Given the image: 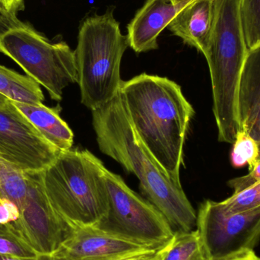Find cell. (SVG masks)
Here are the masks:
<instances>
[{"mask_svg":"<svg viewBox=\"0 0 260 260\" xmlns=\"http://www.w3.org/2000/svg\"><path fill=\"white\" fill-rule=\"evenodd\" d=\"M91 112L101 151L139 179L144 196L165 217L173 232L196 230L195 209L181 184L170 178L139 139L120 92Z\"/></svg>","mask_w":260,"mask_h":260,"instance_id":"1","label":"cell"},{"mask_svg":"<svg viewBox=\"0 0 260 260\" xmlns=\"http://www.w3.org/2000/svg\"><path fill=\"white\" fill-rule=\"evenodd\" d=\"M120 94L138 136L170 178L180 183L183 147L195 111L180 85L142 73L122 82Z\"/></svg>","mask_w":260,"mask_h":260,"instance_id":"2","label":"cell"},{"mask_svg":"<svg viewBox=\"0 0 260 260\" xmlns=\"http://www.w3.org/2000/svg\"><path fill=\"white\" fill-rule=\"evenodd\" d=\"M105 165L88 150L62 151L41 172L49 201L68 225H99L109 202Z\"/></svg>","mask_w":260,"mask_h":260,"instance_id":"3","label":"cell"},{"mask_svg":"<svg viewBox=\"0 0 260 260\" xmlns=\"http://www.w3.org/2000/svg\"><path fill=\"white\" fill-rule=\"evenodd\" d=\"M128 46L112 10L82 22L75 53L84 106L97 109L120 92V65Z\"/></svg>","mask_w":260,"mask_h":260,"instance_id":"4","label":"cell"},{"mask_svg":"<svg viewBox=\"0 0 260 260\" xmlns=\"http://www.w3.org/2000/svg\"><path fill=\"white\" fill-rule=\"evenodd\" d=\"M0 53L15 61L56 102L62 100L67 87L79 82L76 53L70 46L50 41L17 15L0 14Z\"/></svg>","mask_w":260,"mask_h":260,"instance_id":"5","label":"cell"},{"mask_svg":"<svg viewBox=\"0 0 260 260\" xmlns=\"http://www.w3.org/2000/svg\"><path fill=\"white\" fill-rule=\"evenodd\" d=\"M104 175L109 209L99 227L154 248L166 244L174 232L162 214L106 167Z\"/></svg>","mask_w":260,"mask_h":260,"instance_id":"6","label":"cell"},{"mask_svg":"<svg viewBox=\"0 0 260 260\" xmlns=\"http://www.w3.org/2000/svg\"><path fill=\"white\" fill-rule=\"evenodd\" d=\"M197 231L208 260H229L254 251L260 240V208L228 212L206 200L197 213Z\"/></svg>","mask_w":260,"mask_h":260,"instance_id":"7","label":"cell"},{"mask_svg":"<svg viewBox=\"0 0 260 260\" xmlns=\"http://www.w3.org/2000/svg\"><path fill=\"white\" fill-rule=\"evenodd\" d=\"M41 172H25V203L20 211L19 218L7 225L38 254L52 256L65 240L69 225L49 201Z\"/></svg>","mask_w":260,"mask_h":260,"instance_id":"8","label":"cell"},{"mask_svg":"<svg viewBox=\"0 0 260 260\" xmlns=\"http://www.w3.org/2000/svg\"><path fill=\"white\" fill-rule=\"evenodd\" d=\"M62 151L46 140L12 101L0 105V157L24 172H41Z\"/></svg>","mask_w":260,"mask_h":260,"instance_id":"9","label":"cell"},{"mask_svg":"<svg viewBox=\"0 0 260 260\" xmlns=\"http://www.w3.org/2000/svg\"><path fill=\"white\" fill-rule=\"evenodd\" d=\"M151 248L99 225H69L65 240L52 256L56 260H117Z\"/></svg>","mask_w":260,"mask_h":260,"instance_id":"10","label":"cell"},{"mask_svg":"<svg viewBox=\"0 0 260 260\" xmlns=\"http://www.w3.org/2000/svg\"><path fill=\"white\" fill-rule=\"evenodd\" d=\"M192 1L174 5L171 0H147L128 24V45L138 53L158 48L159 35Z\"/></svg>","mask_w":260,"mask_h":260,"instance_id":"11","label":"cell"},{"mask_svg":"<svg viewBox=\"0 0 260 260\" xmlns=\"http://www.w3.org/2000/svg\"><path fill=\"white\" fill-rule=\"evenodd\" d=\"M214 21V0H194L183 8L168 27L185 44L207 53Z\"/></svg>","mask_w":260,"mask_h":260,"instance_id":"12","label":"cell"},{"mask_svg":"<svg viewBox=\"0 0 260 260\" xmlns=\"http://www.w3.org/2000/svg\"><path fill=\"white\" fill-rule=\"evenodd\" d=\"M13 104L43 137L55 148L60 151L72 149L74 134L68 124L61 118L59 105L55 108H48L43 104L30 105L18 102Z\"/></svg>","mask_w":260,"mask_h":260,"instance_id":"13","label":"cell"},{"mask_svg":"<svg viewBox=\"0 0 260 260\" xmlns=\"http://www.w3.org/2000/svg\"><path fill=\"white\" fill-rule=\"evenodd\" d=\"M260 104V44L249 50L244 62L238 94V117Z\"/></svg>","mask_w":260,"mask_h":260,"instance_id":"14","label":"cell"},{"mask_svg":"<svg viewBox=\"0 0 260 260\" xmlns=\"http://www.w3.org/2000/svg\"><path fill=\"white\" fill-rule=\"evenodd\" d=\"M0 94L18 103L41 105L44 101L39 84L28 76H22L1 65Z\"/></svg>","mask_w":260,"mask_h":260,"instance_id":"15","label":"cell"},{"mask_svg":"<svg viewBox=\"0 0 260 260\" xmlns=\"http://www.w3.org/2000/svg\"><path fill=\"white\" fill-rule=\"evenodd\" d=\"M155 260H208L197 229L174 232L157 250Z\"/></svg>","mask_w":260,"mask_h":260,"instance_id":"16","label":"cell"},{"mask_svg":"<svg viewBox=\"0 0 260 260\" xmlns=\"http://www.w3.org/2000/svg\"><path fill=\"white\" fill-rule=\"evenodd\" d=\"M27 194L25 172L0 157V198L10 200L21 211Z\"/></svg>","mask_w":260,"mask_h":260,"instance_id":"17","label":"cell"},{"mask_svg":"<svg viewBox=\"0 0 260 260\" xmlns=\"http://www.w3.org/2000/svg\"><path fill=\"white\" fill-rule=\"evenodd\" d=\"M259 148L257 142L247 132L240 129L233 143L231 154L232 164L235 168L249 167V170L259 160Z\"/></svg>","mask_w":260,"mask_h":260,"instance_id":"18","label":"cell"},{"mask_svg":"<svg viewBox=\"0 0 260 260\" xmlns=\"http://www.w3.org/2000/svg\"><path fill=\"white\" fill-rule=\"evenodd\" d=\"M241 21L249 50L260 44V0H240Z\"/></svg>","mask_w":260,"mask_h":260,"instance_id":"19","label":"cell"},{"mask_svg":"<svg viewBox=\"0 0 260 260\" xmlns=\"http://www.w3.org/2000/svg\"><path fill=\"white\" fill-rule=\"evenodd\" d=\"M0 255L29 260L42 256L12 232L7 224H0Z\"/></svg>","mask_w":260,"mask_h":260,"instance_id":"20","label":"cell"},{"mask_svg":"<svg viewBox=\"0 0 260 260\" xmlns=\"http://www.w3.org/2000/svg\"><path fill=\"white\" fill-rule=\"evenodd\" d=\"M228 212H247L260 208V181L250 187L234 193L227 200L221 202Z\"/></svg>","mask_w":260,"mask_h":260,"instance_id":"21","label":"cell"},{"mask_svg":"<svg viewBox=\"0 0 260 260\" xmlns=\"http://www.w3.org/2000/svg\"><path fill=\"white\" fill-rule=\"evenodd\" d=\"M239 123L241 129L247 132L257 142L260 152V104L250 112L240 117Z\"/></svg>","mask_w":260,"mask_h":260,"instance_id":"22","label":"cell"},{"mask_svg":"<svg viewBox=\"0 0 260 260\" xmlns=\"http://www.w3.org/2000/svg\"><path fill=\"white\" fill-rule=\"evenodd\" d=\"M260 181V160L256 162L247 175L237 177L229 180V185L234 190V193H238Z\"/></svg>","mask_w":260,"mask_h":260,"instance_id":"23","label":"cell"},{"mask_svg":"<svg viewBox=\"0 0 260 260\" xmlns=\"http://www.w3.org/2000/svg\"><path fill=\"white\" fill-rule=\"evenodd\" d=\"M20 216V209L15 203L7 199L0 198V224H9Z\"/></svg>","mask_w":260,"mask_h":260,"instance_id":"24","label":"cell"},{"mask_svg":"<svg viewBox=\"0 0 260 260\" xmlns=\"http://www.w3.org/2000/svg\"><path fill=\"white\" fill-rule=\"evenodd\" d=\"M24 9V0H0L1 15H17Z\"/></svg>","mask_w":260,"mask_h":260,"instance_id":"25","label":"cell"},{"mask_svg":"<svg viewBox=\"0 0 260 260\" xmlns=\"http://www.w3.org/2000/svg\"><path fill=\"white\" fill-rule=\"evenodd\" d=\"M159 248H151L130 254L117 260H155L156 253Z\"/></svg>","mask_w":260,"mask_h":260,"instance_id":"26","label":"cell"},{"mask_svg":"<svg viewBox=\"0 0 260 260\" xmlns=\"http://www.w3.org/2000/svg\"><path fill=\"white\" fill-rule=\"evenodd\" d=\"M0 260H29L19 259V258L12 257V256H1L0 255ZM31 260H56L53 256H41L38 259Z\"/></svg>","mask_w":260,"mask_h":260,"instance_id":"27","label":"cell"},{"mask_svg":"<svg viewBox=\"0 0 260 260\" xmlns=\"http://www.w3.org/2000/svg\"><path fill=\"white\" fill-rule=\"evenodd\" d=\"M229 260H260V257L256 255L254 251H252L247 254Z\"/></svg>","mask_w":260,"mask_h":260,"instance_id":"28","label":"cell"},{"mask_svg":"<svg viewBox=\"0 0 260 260\" xmlns=\"http://www.w3.org/2000/svg\"><path fill=\"white\" fill-rule=\"evenodd\" d=\"M9 101V99H6V97L0 94V105H5V104L7 103Z\"/></svg>","mask_w":260,"mask_h":260,"instance_id":"29","label":"cell"},{"mask_svg":"<svg viewBox=\"0 0 260 260\" xmlns=\"http://www.w3.org/2000/svg\"><path fill=\"white\" fill-rule=\"evenodd\" d=\"M171 3L174 5L180 4V3H184V2L189 1V0H171Z\"/></svg>","mask_w":260,"mask_h":260,"instance_id":"30","label":"cell"}]
</instances>
